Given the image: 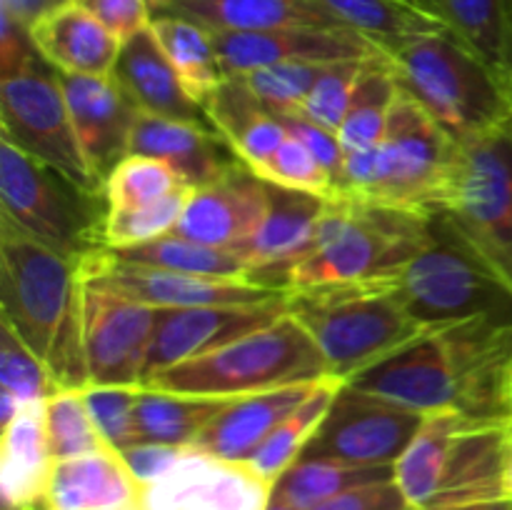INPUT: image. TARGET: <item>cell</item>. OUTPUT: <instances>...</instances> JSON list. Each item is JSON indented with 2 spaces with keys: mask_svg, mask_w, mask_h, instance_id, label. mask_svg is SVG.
<instances>
[{
  "mask_svg": "<svg viewBox=\"0 0 512 510\" xmlns=\"http://www.w3.org/2000/svg\"><path fill=\"white\" fill-rule=\"evenodd\" d=\"M318 383L320 380L293 383L285 388L235 398L223 413H218L205 425L193 448L230 460V463H250V458L258 453L270 433L303 405V400L313 393Z\"/></svg>",
  "mask_w": 512,
  "mask_h": 510,
  "instance_id": "obj_26",
  "label": "cell"
},
{
  "mask_svg": "<svg viewBox=\"0 0 512 510\" xmlns=\"http://www.w3.org/2000/svg\"><path fill=\"white\" fill-rule=\"evenodd\" d=\"M105 198L83 193L0 135V205L18 228L78 265L103 248V220L95 205Z\"/></svg>",
  "mask_w": 512,
  "mask_h": 510,
  "instance_id": "obj_9",
  "label": "cell"
},
{
  "mask_svg": "<svg viewBox=\"0 0 512 510\" xmlns=\"http://www.w3.org/2000/svg\"><path fill=\"white\" fill-rule=\"evenodd\" d=\"M190 190L193 188H183L143 208L105 210L103 248L128 250L173 233L190 198Z\"/></svg>",
  "mask_w": 512,
  "mask_h": 510,
  "instance_id": "obj_41",
  "label": "cell"
},
{
  "mask_svg": "<svg viewBox=\"0 0 512 510\" xmlns=\"http://www.w3.org/2000/svg\"><path fill=\"white\" fill-rule=\"evenodd\" d=\"M28 30L40 58L65 75L110 78L123 45V40L73 0L40 15Z\"/></svg>",
  "mask_w": 512,
  "mask_h": 510,
  "instance_id": "obj_27",
  "label": "cell"
},
{
  "mask_svg": "<svg viewBox=\"0 0 512 510\" xmlns=\"http://www.w3.org/2000/svg\"><path fill=\"white\" fill-rule=\"evenodd\" d=\"M188 448H178V445H163V443H135L128 450H123V460L130 468L133 478L138 485L153 483L160 475L168 473L175 463L185 455Z\"/></svg>",
  "mask_w": 512,
  "mask_h": 510,
  "instance_id": "obj_52",
  "label": "cell"
},
{
  "mask_svg": "<svg viewBox=\"0 0 512 510\" xmlns=\"http://www.w3.org/2000/svg\"><path fill=\"white\" fill-rule=\"evenodd\" d=\"M48 403V400H45ZM45 403H25L0 435V508L50 510L55 455L50 448Z\"/></svg>",
  "mask_w": 512,
  "mask_h": 510,
  "instance_id": "obj_24",
  "label": "cell"
},
{
  "mask_svg": "<svg viewBox=\"0 0 512 510\" xmlns=\"http://www.w3.org/2000/svg\"><path fill=\"white\" fill-rule=\"evenodd\" d=\"M40 63H45V60L40 58L38 48L33 45L30 30L15 23L10 15L0 13V78L23 73V70L35 68Z\"/></svg>",
  "mask_w": 512,
  "mask_h": 510,
  "instance_id": "obj_51",
  "label": "cell"
},
{
  "mask_svg": "<svg viewBox=\"0 0 512 510\" xmlns=\"http://www.w3.org/2000/svg\"><path fill=\"white\" fill-rule=\"evenodd\" d=\"M395 288L405 308L433 330L478 315L512 318L510 290L438 215L428 243L400 270Z\"/></svg>",
  "mask_w": 512,
  "mask_h": 510,
  "instance_id": "obj_8",
  "label": "cell"
},
{
  "mask_svg": "<svg viewBox=\"0 0 512 510\" xmlns=\"http://www.w3.org/2000/svg\"><path fill=\"white\" fill-rule=\"evenodd\" d=\"M328 375V363L308 330L285 313L275 323L253 330L213 353L173 365L145 388L210 398H243L293 383H315Z\"/></svg>",
  "mask_w": 512,
  "mask_h": 510,
  "instance_id": "obj_6",
  "label": "cell"
},
{
  "mask_svg": "<svg viewBox=\"0 0 512 510\" xmlns=\"http://www.w3.org/2000/svg\"><path fill=\"white\" fill-rule=\"evenodd\" d=\"M325 65L330 63L290 60V63H275L268 68L253 70L248 75H240V80L270 113H298L313 85L323 75Z\"/></svg>",
  "mask_w": 512,
  "mask_h": 510,
  "instance_id": "obj_44",
  "label": "cell"
},
{
  "mask_svg": "<svg viewBox=\"0 0 512 510\" xmlns=\"http://www.w3.org/2000/svg\"><path fill=\"white\" fill-rule=\"evenodd\" d=\"M390 478L393 465H353L330 458H300L273 485V498H280L298 510H315L348 490Z\"/></svg>",
  "mask_w": 512,
  "mask_h": 510,
  "instance_id": "obj_37",
  "label": "cell"
},
{
  "mask_svg": "<svg viewBox=\"0 0 512 510\" xmlns=\"http://www.w3.org/2000/svg\"><path fill=\"white\" fill-rule=\"evenodd\" d=\"M110 250V248H108ZM118 258L128 263L148 265V268L173 270L185 275H203V278H230V280H250L248 268L243 260L233 253L210 245L195 243L178 233H168L163 238H155L150 243L135 245L128 250H113Z\"/></svg>",
  "mask_w": 512,
  "mask_h": 510,
  "instance_id": "obj_39",
  "label": "cell"
},
{
  "mask_svg": "<svg viewBox=\"0 0 512 510\" xmlns=\"http://www.w3.org/2000/svg\"><path fill=\"white\" fill-rule=\"evenodd\" d=\"M345 385L425 418L458 413V395L440 330L405 345Z\"/></svg>",
  "mask_w": 512,
  "mask_h": 510,
  "instance_id": "obj_17",
  "label": "cell"
},
{
  "mask_svg": "<svg viewBox=\"0 0 512 510\" xmlns=\"http://www.w3.org/2000/svg\"><path fill=\"white\" fill-rule=\"evenodd\" d=\"M110 78L140 113L210 125L205 110L180 83L153 25L123 40Z\"/></svg>",
  "mask_w": 512,
  "mask_h": 510,
  "instance_id": "obj_25",
  "label": "cell"
},
{
  "mask_svg": "<svg viewBox=\"0 0 512 510\" xmlns=\"http://www.w3.org/2000/svg\"><path fill=\"white\" fill-rule=\"evenodd\" d=\"M153 30L163 45L165 55L173 63L180 83L190 98L203 108L205 100L228 80L215 50L213 33L185 18L155 15Z\"/></svg>",
  "mask_w": 512,
  "mask_h": 510,
  "instance_id": "obj_36",
  "label": "cell"
},
{
  "mask_svg": "<svg viewBox=\"0 0 512 510\" xmlns=\"http://www.w3.org/2000/svg\"><path fill=\"white\" fill-rule=\"evenodd\" d=\"M45 425H48L50 448L55 460L78 458L110 448L95 428L93 415L85 405L83 390H60L45 403Z\"/></svg>",
  "mask_w": 512,
  "mask_h": 510,
  "instance_id": "obj_42",
  "label": "cell"
},
{
  "mask_svg": "<svg viewBox=\"0 0 512 510\" xmlns=\"http://www.w3.org/2000/svg\"><path fill=\"white\" fill-rule=\"evenodd\" d=\"M205 118L255 175L270 163L290 130L270 113L240 78H228L203 105Z\"/></svg>",
  "mask_w": 512,
  "mask_h": 510,
  "instance_id": "obj_29",
  "label": "cell"
},
{
  "mask_svg": "<svg viewBox=\"0 0 512 510\" xmlns=\"http://www.w3.org/2000/svg\"><path fill=\"white\" fill-rule=\"evenodd\" d=\"M343 385V380L333 378V375L320 380V383L315 385L313 393L303 400V405H300L288 420H283V423L270 433V438L260 445L258 453L250 458V468H253L260 478L268 480L270 485L278 483V480L303 458L305 448H308L310 440L315 438V433H318V428L323 425V420L328 418L330 408H333L335 398H338Z\"/></svg>",
  "mask_w": 512,
  "mask_h": 510,
  "instance_id": "obj_35",
  "label": "cell"
},
{
  "mask_svg": "<svg viewBox=\"0 0 512 510\" xmlns=\"http://www.w3.org/2000/svg\"><path fill=\"white\" fill-rule=\"evenodd\" d=\"M160 310L83 285V338L90 385H143Z\"/></svg>",
  "mask_w": 512,
  "mask_h": 510,
  "instance_id": "obj_14",
  "label": "cell"
},
{
  "mask_svg": "<svg viewBox=\"0 0 512 510\" xmlns=\"http://www.w3.org/2000/svg\"><path fill=\"white\" fill-rule=\"evenodd\" d=\"M105 25L115 38L128 40L153 23L150 0H73Z\"/></svg>",
  "mask_w": 512,
  "mask_h": 510,
  "instance_id": "obj_49",
  "label": "cell"
},
{
  "mask_svg": "<svg viewBox=\"0 0 512 510\" xmlns=\"http://www.w3.org/2000/svg\"><path fill=\"white\" fill-rule=\"evenodd\" d=\"M0 135L83 193L103 198L105 180L80 145L58 70L48 63L0 80Z\"/></svg>",
  "mask_w": 512,
  "mask_h": 510,
  "instance_id": "obj_10",
  "label": "cell"
},
{
  "mask_svg": "<svg viewBox=\"0 0 512 510\" xmlns=\"http://www.w3.org/2000/svg\"><path fill=\"white\" fill-rule=\"evenodd\" d=\"M138 393L140 388L135 385H88L83 388L85 405L93 415L95 428L100 430L105 443L118 453L140 443L138 428H135Z\"/></svg>",
  "mask_w": 512,
  "mask_h": 510,
  "instance_id": "obj_45",
  "label": "cell"
},
{
  "mask_svg": "<svg viewBox=\"0 0 512 510\" xmlns=\"http://www.w3.org/2000/svg\"><path fill=\"white\" fill-rule=\"evenodd\" d=\"M328 200L330 198L268 183V213L263 223L248 243L233 250L235 258L243 260L248 268L250 283L280 290L285 273L308 250L318 220L328 208Z\"/></svg>",
  "mask_w": 512,
  "mask_h": 510,
  "instance_id": "obj_20",
  "label": "cell"
},
{
  "mask_svg": "<svg viewBox=\"0 0 512 510\" xmlns=\"http://www.w3.org/2000/svg\"><path fill=\"white\" fill-rule=\"evenodd\" d=\"M108 510H143L140 503H130V505H120V508H108Z\"/></svg>",
  "mask_w": 512,
  "mask_h": 510,
  "instance_id": "obj_56",
  "label": "cell"
},
{
  "mask_svg": "<svg viewBox=\"0 0 512 510\" xmlns=\"http://www.w3.org/2000/svg\"><path fill=\"white\" fill-rule=\"evenodd\" d=\"M190 188L168 163L150 155L130 153L105 178V205L108 210H133L153 205L178 190Z\"/></svg>",
  "mask_w": 512,
  "mask_h": 510,
  "instance_id": "obj_40",
  "label": "cell"
},
{
  "mask_svg": "<svg viewBox=\"0 0 512 510\" xmlns=\"http://www.w3.org/2000/svg\"><path fill=\"white\" fill-rule=\"evenodd\" d=\"M58 78L80 145L90 165L105 180L110 170L130 155V138L140 110L125 98L113 78L65 73H58Z\"/></svg>",
  "mask_w": 512,
  "mask_h": 510,
  "instance_id": "obj_21",
  "label": "cell"
},
{
  "mask_svg": "<svg viewBox=\"0 0 512 510\" xmlns=\"http://www.w3.org/2000/svg\"><path fill=\"white\" fill-rule=\"evenodd\" d=\"M465 420L468 418L460 413L428 415L405 453L395 460L393 480L420 510H430L433 505L445 463H448L450 445Z\"/></svg>",
  "mask_w": 512,
  "mask_h": 510,
  "instance_id": "obj_34",
  "label": "cell"
},
{
  "mask_svg": "<svg viewBox=\"0 0 512 510\" xmlns=\"http://www.w3.org/2000/svg\"><path fill=\"white\" fill-rule=\"evenodd\" d=\"M150 8L153 18H185L213 35L278 28H340L308 0H150Z\"/></svg>",
  "mask_w": 512,
  "mask_h": 510,
  "instance_id": "obj_28",
  "label": "cell"
},
{
  "mask_svg": "<svg viewBox=\"0 0 512 510\" xmlns=\"http://www.w3.org/2000/svg\"><path fill=\"white\" fill-rule=\"evenodd\" d=\"M508 455L510 423L465 420L450 445L443 480L430 510H450L508 498L505 490Z\"/></svg>",
  "mask_w": 512,
  "mask_h": 510,
  "instance_id": "obj_22",
  "label": "cell"
},
{
  "mask_svg": "<svg viewBox=\"0 0 512 510\" xmlns=\"http://www.w3.org/2000/svg\"><path fill=\"white\" fill-rule=\"evenodd\" d=\"M458 413L473 423H510L512 318L478 315L440 328Z\"/></svg>",
  "mask_w": 512,
  "mask_h": 510,
  "instance_id": "obj_11",
  "label": "cell"
},
{
  "mask_svg": "<svg viewBox=\"0 0 512 510\" xmlns=\"http://www.w3.org/2000/svg\"><path fill=\"white\" fill-rule=\"evenodd\" d=\"M220 65L228 78H240L275 63H340L368 60L383 50L345 28H278L260 33L213 35Z\"/></svg>",
  "mask_w": 512,
  "mask_h": 510,
  "instance_id": "obj_18",
  "label": "cell"
},
{
  "mask_svg": "<svg viewBox=\"0 0 512 510\" xmlns=\"http://www.w3.org/2000/svg\"><path fill=\"white\" fill-rule=\"evenodd\" d=\"M368 60H340V63L325 65L323 75L313 85L298 113L338 133L345 115H348L350 103H353L355 85H358V78Z\"/></svg>",
  "mask_w": 512,
  "mask_h": 510,
  "instance_id": "obj_46",
  "label": "cell"
},
{
  "mask_svg": "<svg viewBox=\"0 0 512 510\" xmlns=\"http://www.w3.org/2000/svg\"><path fill=\"white\" fill-rule=\"evenodd\" d=\"M130 153L163 160L190 188L215 183L243 163L213 125L148 113H138Z\"/></svg>",
  "mask_w": 512,
  "mask_h": 510,
  "instance_id": "obj_23",
  "label": "cell"
},
{
  "mask_svg": "<svg viewBox=\"0 0 512 510\" xmlns=\"http://www.w3.org/2000/svg\"><path fill=\"white\" fill-rule=\"evenodd\" d=\"M273 485L248 463L188 448L165 475L140 488L143 510H265Z\"/></svg>",
  "mask_w": 512,
  "mask_h": 510,
  "instance_id": "obj_16",
  "label": "cell"
},
{
  "mask_svg": "<svg viewBox=\"0 0 512 510\" xmlns=\"http://www.w3.org/2000/svg\"><path fill=\"white\" fill-rule=\"evenodd\" d=\"M458 150L453 135L400 93L383 140L345 158L343 195L435 218L448 200Z\"/></svg>",
  "mask_w": 512,
  "mask_h": 510,
  "instance_id": "obj_3",
  "label": "cell"
},
{
  "mask_svg": "<svg viewBox=\"0 0 512 510\" xmlns=\"http://www.w3.org/2000/svg\"><path fill=\"white\" fill-rule=\"evenodd\" d=\"M510 418H512V385H510Z\"/></svg>",
  "mask_w": 512,
  "mask_h": 510,
  "instance_id": "obj_57",
  "label": "cell"
},
{
  "mask_svg": "<svg viewBox=\"0 0 512 510\" xmlns=\"http://www.w3.org/2000/svg\"><path fill=\"white\" fill-rule=\"evenodd\" d=\"M438 218L512 293V123L460 143Z\"/></svg>",
  "mask_w": 512,
  "mask_h": 510,
  "instance_id": "obj_7",
  "label": "cell"
},
{
  "mask_svg": "<svg viewBox=\"0 0 512 510\" xmlns=\"http://www.w3.org/2000/svg\"><path fill=\"white\" fill-rule=\"evenodd\" d=\"M463 40L503 78L512 75V0H405Z\"/></svg>",
  "mask_w": 512,
  "mask_h": 510,
  "instance_id": "obj_31",
  "label": "cell"
},
{
  "mask_svg": "<svg viewBox=\"0 0 512 510\" xmlns=\"http://www.w3.org/2000/svg\"><path fill=\"white\" fill-rule=\"evenodd\" d=\"M138 498V480L115 448L55 463L50 510H108L138 503Z\"/></svg>",
  "mask_w": 512,
  "mask_h": 510,
  "instance_id": "obj_30",
  "label": "cell"
},
{
  "mask_svg": "<svg viewBox=\"0 0 512 510\" xmlns=\"http://www.w3.org/2000/svg\"><path fill=\"white\" fill-rule=\"evenodd\" d=\"M78 273L83 285L138 300L155 310L263 303V300L283 295L280 290L263 288L250 280L203 278V275H185L128 263L108 248H98L83 255L78 260Z\"/></svg>",
  "mask_w": 512,
  "mask_h": 510,
  "instance_id": "obj_12",
  "label": "cell"
},
{
  "mask_svg": "<svg viewBox=\"0 0 512 510\" xmlns=\"http://www.w3.org/2000/svg\"><path fill=\"white\" fill-rule=\"evenodd\" d=\"M278 118L283 120L285 128L290 130V135H295V138H298L300 143H303L305 148L320 160V165L328 170L330 178H333L335 185H338V193L343 195V173H345V158H348V153H345L338 133L325 128V125L313 123V120H308L300 113H285V115H278Z\"/></svg>",
  "mask_w": 512,
  "mask_h": 510,
  "instance_id": "obj_48",
  "label": "cell"
},
{
  "mask_svg": "<svg viewBox=\"0 0 512 510\" xmlns=\"http://www.w3.org/2000/svg\"><path fill=\"white\" fill-rule=\"evenodd\" d=\"M385 55L400 93L458 143L512 123L508 80L448 30L410 38Z\"/></svg>",
  "mask_w": 512,
  "mask_h": 510,
  "instance_id": "obj_4",
  "label": "cell"
},
{
  "mask_svg": "<svg viewBox=\"0 0 512 510\" xmlns=\"http://www.w3.org/2000/svg\"><path fill=\"white\" fill-rule=\"evenodd\" d=\"M433 218L338 195L328 200L303 258L285 273L280 290L383 283L418 255Z\"/></svg>",
  "mask_w": 512,
  "mask_h": 510,
  "instance_id": "obj_2",
  "label": "cell"
},
{
  "mask_svg": "<svg viewBox=\"0 0 512 510\" xmlns=\"http://www.w3.org/2000/svg\"><path fill=\"white\" fill-rule=\"evenodd\" d=\"M450 510H512V498L485 500V503H473V505H463V508H450Z\"/></svg>",
  "mask_w": 512,
  "mask_h": 510,
  "instance_id": "obj_53",
  "label": "cell"
},
{
  "mask_svg": "<svg viewBox=\"0 0 512 510\" xmlns=\"http://www.w3.org/2000/svg\"><path fill=\"white\" fill-rule=\"evenodd\" d=\"M510 443H512V420H510Z\"/></svg>",
  "mask_w": 512,
  "mask_h": 510,
  "instance_id": "obj_58",
  "label": "cell"
},
{
  "mask_svg": "<svg viewBox=\"0 0 512 510\" xmlns=\"http://www.w3.org/2000/svg\"><path fill=\"white\" fill-rule=\"evenodd\" d=\"M235 398L173 393L160 388H140L135 403V428L140 443H163L193 448L205 425L223 413Z\"/></svg>",
  "mask_w": 512,
  "mask_h": 510,
  "instance_id": "obj_32",
  "label": "cell"
},
{
  "mask_svg": "<svg viewBox=\"0 0 512 510\" xmlns=\"http://www.w3.org/2000/svg\"><path fill=\"white\" fill-rule=\"evenodd\" d=\"M505 490H508V498H512V443L508 455V470H505Z\"/></svg>",
  "mask_w": 512,
  "mask_h": 510,
  "instance_id": "obj_54",
  "label": "cell"
},
{
  "mask_svg": "<svg viewBox=\"0 0 512 510\" xmlns=\"http://www.w3.org/2000/svg\"><path fill=\"white\" fill-rule=\"evenodd\" d=\"M308 3L323 10L340 28L368 38L383 53L418 35L445 30L433 18L410 8L405 0H308Z\"/></svg>",
  "mask_w": 512,
  "mask_h": 510,
  "instance_id": "obj_33",
  "label": "cell"
},
{
  "mask_svg": "<svg viewBox=\"0 0 512 510\" xmlns=\"http://www.w3.org/2000/svg\"><path fill=\"white\" fill-rule=\"evenodd\" d=\"M398 95L400 88L388 55L380 53L370 58L365 63L363 73H360L353 103H350L348 115H345L343 125L338 130L345 153L350 155L358 153V150L373 148L375 143L383 140Z\"/></svg>",
  "mask_w": 512,
  "mask_h": 510,
  "instance_id": "obj_38",
  "label": "cell"
},
{
  "mask_svg": "<svg viewBox=\"0 0 512 510\" xmlns=\"http://www.w3.org/2000/svg\"><path fill=\"white\" fill-rule=\"evenodd\" d=\"M288 313L308 330L333 378L350 383L405 345L435 333L398 295L395 280L293 290Z\"/></svg>",
  "mask_w": 512,
  "mask_h": 510,
  "instance_id": "obj_5",
  "label": "cell"
},
{
  "mask_svg": "<svg viewBox=\"0 0 512 510\" xmlns=\"http://www.w3.org/2000/svg\"><path fill=\"white\" fill-rule=\"evenodd\" d=\"M265 510H298V508H293V505L283 503V500H280V498H270L268 508H265Z\"/></svg>",
  "mask_w": 512,
  "mask_h": 510,
  "instance_id": "obj_55",
  "label": "cell"
},
{
  "mask_svg": "<svg viewBox=\"0 0 512 510\" xmlns=\"http://www.w3.org/2000/svg\"><path fill=\"white\" fill-rule=\"evenodd\" d=\"M0 320L38 355L60 390L90 385L78 265L0 213Z\"/></svg>",
  "mask_w": 512,
  "mask_h": 510,
  "instance_id": "obj_1",
  "label": "cell"
},
{
  "mask_svg": "<svg viewBox=\"0 0 512 510\" xmlns=\"http://www.w3.org/2000/svg\"><path fill=\"white\" fill-rule=\"evenodd\" d=\"M260 178L280 188L303 190V193L320 195V198H338V185L330 178L328 170L320 165V160L300 143L295 135H288L278 153L270 158V163L260 170Z\"/></svg>",
  "mask_w": 512,
  "mask_h": 510,
  "instance_id": "obj_47",
  "label": "cell"
},
{
  "mask_svg": "<svg viewBox=\"0 0 512 510\" xmlns=\"http://www.w3.org/2000/svg\"><path fill=\"white\" fill-rule=\"evenodd\" d=\"M423 420L425 415L343 385L303 458H330L353 465H395Z\"/></svg>",
  "mask_w": 512,
  "mask_h": 510,
  "instance_id": "obj_13",
  "label": "cell"
},
{
  "mask_svg": "<svg viewBox=\"0 0 512 510\" xmlns=\"http://www.w3.org/2000/svg\"><path fill=\"white\" fill-rule=\"evenodd\" d=\"M315 510H420V508L403 493V490H400V485L390 478V480H375V483L348 490V493L318 505Z\"/></svg>",
  "mask_w": 512,
  "mask_h": 510,
  "instance_id": "obj_50",
  "label": "cell"
},
{
  "mask_svg": "<svg viewBox=\"0 0 512 510\" xmlns=\"http://www.w3.org/2000/svg\"><path fill=\"white\" fill-rule=\"evenodd\" d=\"M0 390L15 395L20 403H45L60 393V385L43 360L0 320Z\"/></svg>",
  "mask_w": 512,
  "mask_h": 510,
  "instance_id": "obj_43",
  "label": "cell"
},
{
  "mask_svg": "<svg viewBox=\"0 0 512 510\" xmlns=\"http://www.w3.org/2000/svg\"><path fill=\"white\" fill-rule=\"evenodd\" d=\"M268 213V183L245 163L215 183L190 190L173 233L220 250L248 243Z\"/></svg>",
  "mask_w": 512,
  "mask_h": 510,
  "instance_id": "obj_19",
  "label": "cell"
},
{
  "mask_svg": "<svg viewBox=\"0 0 512 510\" xmlns=\"http://www.w3.org/2000/svg\"><path fill=\"white\" fill-rule=\"evenodd\" d=\"M285 313H288V295L285 293L278 298L263 300V303L160 310L140 388L153 383L160 373L173 365L213 353L253 330L275 323Z\"/></svg>",
  "mask_w": 512,
  "mask_h": 510,
  "instance_id": "obj_15",
  "label": "cell"
}]
</instances>
